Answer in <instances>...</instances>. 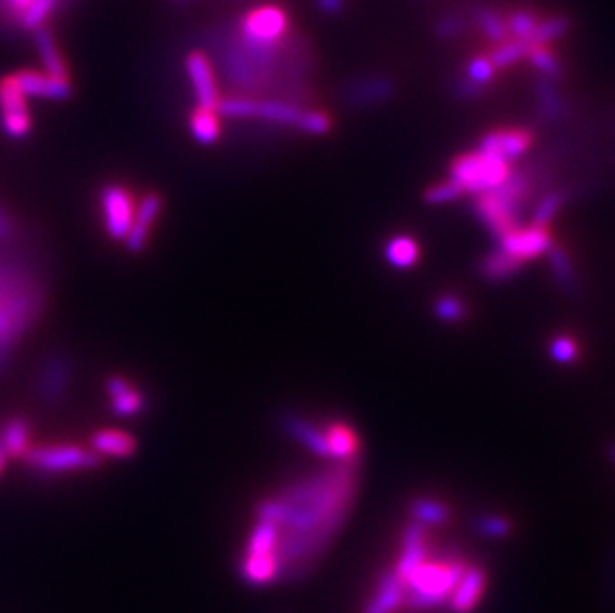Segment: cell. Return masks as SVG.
Returning a JSON list of instances; mask_svg holds the SVG:
<instances>
[{"label": "cell", "mask_w": 615, "mask_h": 613, "mask_svg": "<svg viewBox=\"0 0 615 613\" xmlns=\"http://www.w3.org/2000/svg\"><path fill=\"white\" fill-rule=\"evenodd\" d=\"M359 472V458L331 462L255 506L259 520L279 526L277 584H295L315 572L349 516Z\"/></svg>", "instance_id": "6da1fadb"}, {"label": "cell", "mask_w": 615, "mask_h": 613, "mask_svg": "<svg viewBox=\"0 0 615 613\" xmlns=\"http://www.w3.org/2000/svg\"><path fill=\"white\" fill-rule=\"evenodd\" d=\"M281 46L251 42L235 30V24L221 22L207 32V50L215 56L221 76L243 96L265 92L277 82Z\"/></svg>", "instance_id": "7a4b0ae2"}, {"label": "cell", "mask_w": 615, "mask_h": 613, "mask_svg": "<svg viewBox=\"0 0 615 613\" xmlns=\"http://www.w3.org/2000/svg\"><path fill=\"white\" fill-rule=\"evenodd\" d=\"M468 566L470 564H466L458 556L442 560L428 558L403 582V610L409 613H426L446 608L450 594L462 580Z\"/></svg>", "instance_id": "3957f363"}, {"label": "cell", "mask_w": 615, "mask_h": 613, "mask_svg": "<svg viewBox=\"0 0 615 613\" xmlns=\"http://www.w3.org/2000/svg\"><path fill=\"white\" fill-rule=\"evenodd\" d=\"M510 170V164L476 150L452 160L448 180L458 184L466 196H480L500 188L510 176Z\"/></svg>", "instance_id": "277c9868"}, {"label": "cell", "mask_w": 615, "mask_h": 613, "mask_svg": "<svg viewBox=\"0 0 615 613\" xmlns=\"http://www.w3.org/2000/svg\"><path fill=\"white\" fill-rule=\"evenodd\" d=\"M24 462L40 474H68L80 470H96L102 458L90 448L76 444H44L30 446L24 454Z\"/></svg>", "instance_id": "5b68a950"}, {"label": "cell", "mask_w": 615, "mask_h": 613, "mask_svg": "<svg viewBox=\"0 0 615 613\" xmlns=\"http://www.w3.org/2000/svg\"><path fill=\"white\" fill-rule=\"evenodd\" d=\"M235 30L251 42L281 46L289 34V16L279 4H259L235 20Z\"/></svg>", "instance_id": "8992f818"}, {"label": "cell", "mask_w": 615, "mask_h": 613, "mask_svg": "<svg viewBox=\"0 0 615 613\" xmlns=\"http://www.w3.org/2000/svg\"><path fill=\"white\" fill-rule=\"evenodd\" d=\"M100 205L106 233L114 241H124L136 217V204L130 190L120 184H108L100 192Z\"/></svg>", "instance_id": "52a82bcc"}, {"label": "cell", "mask_w": 615, "mask_h": 613, "mask_svg": "<svg viewBox=\"0 0 615 613\" xmlns=\"http://www.w3.org/2000/svg\"><path fill=\"white\" fill-rule=\"evenodd\" d=\"M32 118L26 96L16 86L12 74L0 78V130L12 140H22L30 134Z\"/></svg>", "instance_id": "ba28073f"}, {"label": "cell", "mask_w": 615, "mask_h": 613, "mask_svg": "<svg viewBox=\"0 0 615 613\" xmlns=\"http://www.w3.org/2000/svg\"><path fill=\"white\" fill-rule=\"evenodd\" d=\"M554 243V235L550 227L540 225H520L514 231L506 233L502 239L496 241V245L506 251L508 255L516 257L522 263L534 261L548 253L550 245Z\"/></svg>", "instance_id": "9c48e42d"}, {"label": "cell", "mask_w": 615, "mask_h": 613, "mask_svg": "<svg viewBox=\"0 0 615 613\" xmlns=\"http://www.w3.org/2000/svg\"><path fill=\"white\" fill-rule=\"evenodd\" d=\"M534 146V134L526 128H502L486 132L478 142V152L494 156L506 164L522 160Z\"/></svg>", "instance_id": "30bf717a"}, {"label": "cell", "mask_w": 615, "mask_h": 613, "mask_svg": "<svg viewBox=\"0 0 615 613\" xmlns=\"http://www.w3.org/2000/svg\"><path fill=\"white\" fill-rule=\"evenodd\" d=\"M184 68L192 84L196 104L200 108L215 110L221 100V94H219V84H217L215 68H213L209 54L200 48L188 52L184 58Z\"/></svg>", "instance_id": "8fae6325"}, {"label": "cell", "mask_w": 615, "mask_h": 613, "mask_svg": "<svg viewBox=\"0 0 615 613\" xmlns=\"http://www.w3.org/2000/svg\"><path fill=\"white\" fill-rule=\"evenodd\" d=\"M397 92L395 82L383 74H369L357 80H351L343 88V104L355 110L375 108L383 102H389Z\"/></svg>", "instance_id": "7c38bea8"}, {"label": "cell", "mask_w": 615, "mask_h": 613, "mask_svg": "<svg viewBox=\"0 0 615 613\" xmlns=\"http://www.w3.org/2000/svg\"><path fill=\"white\" fill-rule=\"evenodd\" d=\"M16 86L26 98H38V100H54L62 102L72 96V82L70 78H56L46 72L38 70H18L12 74Z\"/></svg>", "instance_id": "4fadbf2b"}, {"label": "cell", "mask_w": 615, "mask_h": 613, "mask_svg": "<svg viewBox=\"0 0 615 613\" xmlns=\"http://www.w3.org/2000/svg\"><path fill=\"white\" fill-rule=\"evenodd\" d=\"M430 558V548H428V528L412 522L405 526L403 536H401V552L395 564V574L399 576L401 582H405L410 574L422 566Z\"/></svg>", "instance_id": "5bb4252c"}, {"label": "cell", "mask_w": 615, "mask_h": 613, "mask_svg": "<svg viewBox=\"0 0 615 613\" xmlns=\"http://www.w3.org/2000/svg\"><path fill=\"white\" fill-rule=\"evenodd\" d=\"M281 428L285 430L287 436H291L295 442L305 446L315 456L323 460H331V448H329L325 426H319L301 414L287 412L281 416Z\"/></svg>", "instance_id": "9a60e30c"}, {"label": "cell", "mask_w": 615, "mask_h": 613, "mask_svg": "<svg viewBox=\"0 0 615 613\" xmlns=\"http://www.w3.org/2000/svg\"><path fill=\"white\" fill-rule=\"evenodd\" d=\"M488 588V574L482 566H468L462 580L448 598L446 610L450 613H472L482 602Z\"/></svg>", "instance_id": "2e32d148"}, {"label": "cell", "mask_w": 615, "mask_h": 613, "mask_svg": "<svg viewBox=\"0 0 615 613\" xmlns=\"http://www.w3.org/2000/svg\"><path fill=\"white\" fill-rule=\"evenodd\" d=\"M162 205H164L162 198L158 194H148L140 200V204L136 205L134 223L124 239V245L130 253H142L146 249L152 227L162 213Z\"/></svg>", "instance_id": "e0dca14e"}, {"label": "cell", "mask_w": 615, "mask_h": 613, "mask_svg": "<svg viewBox=\"0 0 615 613\" xmlns=\"http://www.w3.org/2000/svg\"><path fill=\"white\" fill-rule=\"evenodd\" d=\"M70 377H72L70 361L60 353L50 355L44 361V365L40 369V377H38L40 397L48 403H56L58 399H62L64 391L68 389Z\"/></svg>", "instance_id": "ac0fdd59"}, {"label": "cell", "mask_w": 615, "mask_h": 613, "mask_svg": "<svg viewBox=\"0 0 615 613\" xmlns=\"http://www.w3.org/2000/svg\"><path fill=\"white\" fill-rule=\"evenodd\" d=\"M106 393L110 399V409L120 418L138 416L146 407V397L128 379L112 375L106 381Z\"/></svg>", "instance_id": "d6986e66"}, {"label": "cell", "mask_w": 615, "mask_h": 613, "mask_svg": "<svg viewBox=\"0 0 615 613\" xmlns=\"http://www.w3.org/2000/svg\"><path fill=\"white\" fill-rule=\"evenodd\" d=\"M522 269H524V263L518 261L516 257H512V255H508L506 251H502L498 245L492 251H488L486 255H482V259L476 265L480 279H484L486 283H492V285H500V283L514 279Z\"/></svg>", "instance_id": "ffe728a7"}, {"label": "cell", "mask_w": 615, "mask_h": 613, "mask_svg": "<svg viewBox=\"0 0 615 613\" xmlns=\"http://www.w3.org/2000/svg\"><path fill=\"white\" fill-rule=\"evenodd\" d=\"M136 448V438L118 428H102L90 438V450L100 458H130L136 454Z\"/></svg>", "instance_id": "44dd1931"}, {"label": "cell", "mask_w": 615, "mask_h": 613, "mask_svg": "<svg viewBox=\"0 0 615 613\" xmlns=\"http://www.w3.org/2000/svg\"><path fill=\"white\" fill-rule=\"evenodd\" d=\"M403 602H405V586L395 574V570H389L379 578L377 590L371 602L367 604L365 613H397L403 610Z\"/></svg>", "instance_id": "7402d4cb"}, {"label": "cell", "mask_w": 615, "mask_h": 613, "mask_svg": "<svg viewBox=\"0 0 615 613\" xmlns=\"http://www.w3.org/2000/svg\"><path fill=\"white\" fill-rule=\"evenodd\" d=\"M325 432H327L333 462H347V460L359 458L361 438L351 424L333 420L331 424H325Z\"/></svg>", "instance_id": "603a6c76"}, {"label": "cell", "mask_w": 615, "mask_h": 613, "mask_svg": "<svg viewBox=\"0 0 615 613\" xmlns=\"http://www.w3.org/2000/svg\"><path fill=\"white\" fill-rule=\"evenodd\" d=\"M34 46H36V52L42 64V72L56 76V78H68V64L50 28L42 26L40 30L34 32Z\"/></svg>", "instance_id": "cb8c5ba5"}, {"label": "cell", "mask_w": 615, "mask_h": 613, "mask_svg": "<svg viewBox=\"0 0 615 613\" xmlns=\"http://www.w3.org/2000/svg\"><path fill=\"white\" fill-rule=\"evenodd\" d=\"M546 257H548V265H550L552 277L558 283V287L564 289L566 293H576L580 289V275H578V269H576L568 249L562 243L554 241L550 245Z\"/></svg>", "instance_id": "d4e9b609"}, {"label": "cell", "mask_w": 615, "mask_h": 613, "mask_svg": "<svg viewBox=\"0 0 615 613\" xmlns=\"http://www.w3.org/2000/svg\"><path fill=\"white\" fill-rule=\"evenodd\" d=\"M301 106L291 104L281 98H265L257 100V114L255 120L273 124V126H287V128H297L303 116Z\"/></svg>", "instance_id": "484cf974"}, {"label": "cell", "mask_w": 615, "mask_h": 613, "mask_svg": "<svg viewBox=\"0 0 615 613\" xmlns=\"http://www.w3.org/2000/svg\"><path fill=\"white\" fill-rule=\"evenodd\" d=\"M30 448V424L22 416H12L0 424V450L6 458H24Z\"/></svg>", "instance_id": "4316f807"}, {"label": "cell", "mask_w": 615, "mask_h": 613, "mask_svg": "<svg viewBox=\"0 0 615 613\" xmlns=\"http://www.w3.org/2000/svg\"><path fill=\"white\" fill-rule=\"evenodd\" d=\"M277 542H279V526L269 522V520H259L255 522L253 530L249 532V538L245 542L243 556H253V558H271L277 562L275 552H277ZM279 570V568H277Z\"/></svg>", "instance_id": "83f0119b"}, {"label": "cell", "mask_w": 615, "mask_h": 613, "mask_svg": "<svg viewBox=\"0 0 615 613\" xmlns=\"http://www.w3.org/2000/svg\"><path fill=\"white\" fill-rule=\"evenodd\" d=\"M410 518L412 522H418L422 526L430 528H440L446 526L450 522V508L436 498H428V496H418L414 500H410L409 504Z\"/></svg>", "instance_id": "f1b7e54d"}, {"label": "cell", "mask_w": 615, "mask_h": 613, "mask_svg": "<svg viewBox=\"0 0 615 613\" xmlns=\"http://www.w3.org/2000/svg\"><path fill=\"white\" fill-rule=\"evenodd\" d=\"M536 98H538V114L546 122H558L566 116V102L556 86V80L542 78L536 82Z\"/></svg>", "instance_id": "f546056e"}, {"label": "cell", "mask_w": 615, "mask_h": 613, "mask_svg": "<svg viewBox=\"0 0 615 613\" xmlns=\"http://www.w3.org/2000/svg\"><path fill=\"white\" fill-rule=\"evenodd\" d=\"M190 134L202 146H213L221 136V118L217 110L200 108L190 114Z\"/></svg>", "instance_id": "4dcf8cb0"}, {"label": "cell", "mask_w": 615, "mask_h": 613, "mask_svg": "<svg viewBox=\"0 0 615 613\" xmlns=\"http://www.w3.org/2000/svg\"><path fill=\"white\" fill-rule=\"evenodd\" d=\"M58 10H62V2L60 0H30L28 6L18 16L16 28L20 32L34 34L36 30L46 26V20L52 14H56Z\"/></svg>", "instance_id": "1f68e13d"}, {"label": "cell", "mask_w": 615, "mask_h": 613, "mask_svg": "<svg viewBox=\"0 0 615 613\" xmlns=\"http://www.w3.org/2000/svg\"><path fill=\"white\" fill-rule=\"evenodd\" d=\"M385 259L395 269H410L420 259V245L410 235L391 237L385 245Z\"/></svg>", "instance_id": "d6a6232c"}, {"label": "cell", "mask_w": 615, "mask_h": 613, "mask_svg": "<svg viewBox=\"0 0 615 613\" xmlns=\"http://www.w3.org/2000/svg\"><path fill=\"white\" fill-rule=\"evenodd\" d=\"M568 202V192L566 190H550L544 192L542 198L534 204L530 211V223L540 225V227H552L554 219L562 211V207Z\"/></svg>", "instance_id": "836d02e7"}, {"label": "cell", "mask_w": 615, "mask_h": 613, "mask_svg": "<svg viewBox=\"0 0 615 613\" xmlns=\"http://www.w3.org/2000/svg\"><path fill=\"white\" fill-rule=\"evenodd\" d=\"M472 22L476 24V28L494 44H500L504 40L510 38L508 34V24H506V18L496 12L494 8H488V6H478L472 14Z\"/></svg>", "instance_id": "e575fe53"}, {"label": "cell", "mask_w": 615, "mask_h": 613, "mask_svg": "<svg viewBox=\"0 0 615 613\" xmlns=\"http://www.w3.org/2000/svg\"><path fill=\"white\" fill-rule=\"evenodd\" d=\"M432 313L444 325H458L468 317V305L460 295L442 293L434 299Z\"/></svg>", "instance_id": "d590c367"}, {"label": "cell", "mask_w": 615, "mask_h": 613, "mask_svg": "<svg viewBox=\"0 0 615 613\" xmlns=\"http://www.w3.org/2000/svg\"><path fill=\"white\" fill-rule=\"evenodd\" d=\"M570 28H572V22L566 16H550V18L538 20L536 30L528 38V44L530 46H550L552 42L566 36Z\"/></svg>", "instance_id": "8d00e7d4"}, {"label": "cell", "mask_w": 615, "mask_h": 613, "mask_svg": "<svg viewBox=\"0 0 615 613\" xmlns=\"http://www.w3.org/2000/svg\"><path fill=\"white\" fill-rule=\"evenodd\" d=\"M219 118L227 120H255L257 114V98L243 96V94H231L219 100L217 104Z\"/></svg>", "instance_id": "74e56055"}, {"label": "cell", "mask_w": 615, "mask_h": 613, "mask_svg": "<svg viewBox=\"0 0 615 613\" xmlns=\"http://www.w3.org/2000/svg\"><path fill=\"white\" fill-rule=\"evenodd\" d=\"M530 48H532V46H530L526 40L508 38V40L496 44V48L488 54V58L492 60V64L496 66V70H504V68H510V66L518 64L520 60L528 58Z\"/></svg>", "instance_id": "f35d334b"}, {"label": "cell", "mask_w": 615, "mask_h": 613, "mask_svg": "<svg viewBox=\"0 0 615 613\" xmlns=\"http://www.w3.org/2000/svg\"><path fill=\"white\" fill-rule=\"evenodd\" d=\"M472 528L478 536L486 540H504L512 534L514 526L506 516L500 514H480L474 518Z\"/></svg>", "instance_id": "ab89813d"}, {"label": "cell", "mask_w": 615, "mask_h": 613, "mask_svg": "<svg viewBox=\"0 0 615 613\" xmlns=\"http://www.w3.org/2000/svg\"><path fill=\"white\" fill-rule=\"evenodd\" d=\"M528 62L542 74V78L558 80L564 74L560 58L548 46H532L528 52Z\"/></svg>", "instance_id": "60d3db41"}, {"label": "cell", "mask_w": 615, "mask_h": 613, "mask_svg": "<svg viewBox=\"0 0 615 613\" xmlns=\"http://www.w3.org/2000/svg\"><path fill=\"white\" fill-rule=\"evenodd\" d=\"M580 345L576 341V337L568 335V333H560V335H554L548 343V355L554 363L558 365H574L578 359H580Z\"/></svg>", "instance_id": "b9f144b4"}, {"label": "cell", "mask_w": 615, "mask_h": 613, "mask_svg": "<svg viewBox=\"0 0 615 613\" xmlns=\"http://www.w3.org/2000/svg\"><path fill=\"white\" fill-rule=\"evenodd\" d=\"M297 128L309 136H327L333 130V118L325 110H319V108L303 110V116Z\"/></svg>", "instance_id": "7bdbcfd3"}, {"label": "cell", "mask_w": 615, "mask_h": 613, "mask_svg": "<svg viewBox=\"0 0 615 613\" xmlns=\"http://www.w3.org/2000/svg\"><path fill=\"white\" fill-rule=\"evenodd\" d=\"M464 78H468L470 82L488 88L494 78H496V66L492 64V60L488 56H474L468 60L466 68H464Z\"/></svg>", "instance_id": "ee69618b"}, {"label": "cell", "mask_w": 615, "mask_h": 613, "mask_svg": "<svg viewBox=\"0 0 615 613\" xmlns=\"http://www.w3.org/2000/svg\"><path fill=\"white\" fill-rule=\"evenodd\" d=\"M462 196H466L462 192V188L458 184H454L452 180H446V182H438V184H432L430 188H426L424 194H422V200L428 205H446L460 200Z\"/></svg>", "instance_id": "f6af8a7d"}, {"label": "cell", "mask_w": 615, "mask_h": 613, "mask_svg": "<svg viewBox=\"0 0 615 613\" xmlns=\"http://www.w3.org/2000/svg\"><path fill=\"white\" fill-rule=\"evenodd\" d=\"M508 24V34L510 38H518V40H526L532 36V32L538 26V16L530 10H516L506 18Z\"/></svg>", "instance_id": "bcb514c9"}, {"label": "cell", "mask_w": 615, "mask_h": 613, "mask_svg": "<svg viewBox=\"0 0 615 613\" xmlns=\"http://www.w3.org/2000/svg\"><path fill=\"white\" fill-rule=\"evenodd\" d=\"M466 24H468L466 16L456 12V10H452V12H446L444 16L438 18V22L434 26V32H436V36L440 40H454V38H460L464 34Z\"/></svg>", "instance_id": "7dc6e473"}, {"label": "cell", "mask_w": 615, "mask_h": 613, "mask_svg": "<svg viewBox=\"0 0 615 613\" xmlns=\"http://www.w3.org/2000/svg\"><path fill=\"white\" fill-rule=\"evenodd\" d=\"M486 90H488V88L478 86V84L470 82L468 78H462V80H460V82H456V86H454V94H456V98L466 100V102H472V100L482 98V96L486 94Z\"/></svg>", "instance_id": "c3c4849f"}, {"label": "cell", "mask_w": 615, "mask_h": 613, "mask_svg": "<svg viewBox=\"0 0 615 613\" xmlns=\"http://www.w3.org/2000/svg\"><path fill=\"white\" fill-rule=\"evenodd\" d=\"M345 2H347V0H315L317 8H319L323 14H327V16H335V14L343 12V10H345Z\"/></svg>", "instance_id": "681fc988"}, {"label": "cell", "mask_w": 615, "mask_h": 613, "mask_svg": "<svg viewBox=\"0 0 615 613\" xmlns=\"http://www.w3.org/2000/svg\"><path fill=\"white\" fill-rule=\"evenodd\" d=\"M12 227H10V217L4 213V209L0 207V239H6L10 235Z\"/></svg>", "instance_id": "f907efd6"}, {"label": "cell", "mask_w": 615, "mask_h": 613, "mask_svg": "<svg viewBox=\"0 0 615 613\" xmlns=\"http://www.w3.org/2000/svg\"><path fill=\"white\" fill-rule=\"evenodd\" d=\"M6 460H8V458H6V456H4V452L0 450V474H2V470H4V466H6Z\"/></svg>", "instance_id": "816d5d0a"}, {"label": "cell", "mask_w": 615, "mask_h": 613, "mask_svg": "<svg viewBox=\"0 0 615 613\" xmlns=\"http://www.w3.org/2000/svg\"><path fill=\"white\" fill-rule=\"evenodd\" d=\"M608 456H610V460L615 464V444H612V446L608 448Z\"/></svg>", "instance_id": "f5cc1de1"}, {"label": "cell", "mask_w": 615, "mask_h": 613, "mask_svg": "<svg viewBox=\"0 0 615 613\" xmlns=\"http://www.w3.org/2000/svg\"><path fill=\"white\" fill-rule=\"evenodd\" d=\"M174 2H178V4H188V2H192V0H174Z\"/></svg>", "instance_id": "db71d44e"}, {"label": "cell", "mask_w": 615, "mask_h": 613, "mask_svg": "<svg viewBox=\"0 0 615 613\" xmlns=\"http://www.w3.org/2000/svg\"><path fill=\"white\" fill-rule=\"evenodd\" d=\"M231 2H233V0H231ZM235 2H241V0H235Z\"/></svg>", "instance_id": "11a10c76"}]
</instances>
